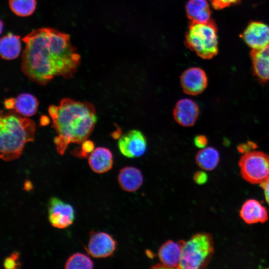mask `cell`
<instances>
[{"instance_id": "cell-29", "label": "cell", "mask_w": 269, "mask_h": 269, "mask_svg": "<svg viewBox=\"0 0 269 269\" xmlns=\"http://www.w3.org/2000/svg\"><path fill=\"white\" fill-rule=\"evenodd\" d=\"M260 185L264 190L266 200L269 204V176Z\"/></svg>"}, {"instance_id": "cell-13", "label": "cell", "mask_w": 269, "mask_h": 269, "mask_svg": "<svg viewBox=\"0 0 269 269\" xmlns=\"http://www.w3.org/2000/svg\"><path fill=\"white\" fill-rule=\"evenodd\" d=\"M181 241L175 242L168 240L164 243L158 251L160 268L178 269L181 259Z\"/></svg>"}, {"instance_id": "cell-14", "label": "cell", "mask_w": 269, "mask_h": 269, "mask_svg": "<svg viewBox=\"0 0 269 269\" xmlns=\"http://www.w3.org/2000/svg\"><path fill=\"white\" fill-rule=\"evenodd\" d=\"M240 216L248 224L264 223L269 218L266 208L259 201L253 199H249L244 202L241 208Z\"/></svg>"}, {"instance_id": "cell-25", "label": "cell", "mask_w": 269, "mask_h": 269, "mask_svg": "<svg viewBox=\"0 0 269 269\" xmlns=\"http://www.w3.org/2000/svg\"><path fill=\"white\" fill-rule=\"evenodd\" d=\"M19 258V254L18 252L16 251L12 252L4 260L3 263V267L6 269H19L21 264Z\"/></svg>"}, {"instance_id": "cell-12", "label": "cell", "mask_w": 269, "mask_h": 269, "mask_svg": "<svg viewBox=\"0 0 269 269\" xmlns=\"http://www.w3.org/2000/svg\"><path fill=\"white\" fill-rule=\"evenodd\" d=\"M199 115V108L197 104L187 98L179 100L173 110V117L175 122L184 127L194 126Z\"/></svg>"}, {"instance_id": "cell-20", "label": "cell", "mask_w": 269, "mask_h": 269, "mask_svg": "<svg viewBox=\"0 0 269 269\" xmlns=\"http://www.w3.org/2000/svg\"><path fill=\"white\" fill-rule=\"evenodd\" d=\"M38 104V100L33 95L29 93H22L14 98L13 110L22 116L29 117L36 114Z\"/></svg>"}, {"instance_id": "cell-2", "label": "cell", "mask_w": 269, "mask_h": 269, "mask_svg": "<svg viewBox=\"0 0 269 269\" xmlns=\"http://www.w3.org/2000/svg\"><path fill=\"white\" fill-rule=\"evenodd\" d=\"M48 113L57 135L54 143L57 152L64 154L70 143H81L93 132L97 121L94 106L70 98L61 100L58 106L50 105Z\"/></svg>"}, {"instance_id": "cell-17", "label": "cell", "mask_w": 269, "mask_h": 269, "mask_svg": "<svg viewBox=\"0 0 269 269\" xmlns=\"http://www.w3.org/2000/svg\"><path fill=\"white\" fill-rule=\"evenodd\" d=\"M118 181L123 190L132 192L136 191L141 186L143 177L138 168L134 166H125L119 171Z\"/></svg>"}, {"instance_id": "cell-1", "label": "cell", "mask_w": 269, "mask_h": 269, "mask_svg": "<svg viewBox=\"0 0 269 269\" xmlns=\"http://www.w3.org/2000/svg\"><path fill=\"white\" fill-rule=\"evenodd\" d=\"M25 44L21 69L28 79L45 85L55 76L71 78L81 63V57L68 34L52 28H40L22 38Z\"/></svg>"}, {"instance_id": "cell-32", "label": "cell", "mask_w": 269, "mask_h": 269, "mask_svg": "<svg viewBox=\"0 0 269 269\" xmlns=\"http://www.w3.org/2000/svg\"><path fill=\"white\" fill-rule=\"evenodd\" d=\"M122 130L119 127H117L116 130L113 132L111 134L112 137L114 139L120 138L122 136Z\"/></svg>"}, {"instance_id": "cell-24", "label": "cell", "mask_w": 269, "mask_h": 269, "mask_svg": "<svg viewBox=\"0 0 269 269\" xmlns=\"http://www.w3.org/2000/svg\"><path fill=\"white\" fill-rule=\"evenodd\" d=\"M94 149V144L93 141L87 139L81 143L80 147L73 150L71 153L78 157L86 158L89 157Z\"/></svg>"}, {"instance_id": "cell-31", "label": "cell", "mask_w": 269, "mask_h": 269, "mask_svg": "<svg viewBox=\"0 0 269 269\" xmlns=\"http://www.w3.org/2000/svg\"><path fill=\"white\" fill-rule=\"evenodd\" d=\"M14 105V98L6 99L4 102V106L7 110H13Z\"/></svg>"}, {"instance_id": "cell-22", "label": "cell", "mask_w": 269, "mask_h": 269, "mask_svg": "<svg viewBox=\"0 0 269 269\" xmlns=\"http://www.w3.org/2000/svg\"><path fill=\"white\" fill-rule=\"evenodd\" d=\"M11 11L16 15L25 17L31 15L36 6V0H9Z\"/></svg>"}, {"instance_id": "cell-16", "label": "cell", "mask_w": 269, "mask_h": 269, "mask_svg": "<svg viewBox=\"0 0 269 269\" xmlns=\"http://www.w3.org/2000/svg\"><path fill=\"white\" fill-rule=\"evenodd\" d=\"M88 164L95 173H104L113 166V156L110 150L105 147H98L88 157Z\"/></svg>"}, {"instance_id": "cell-11", "label": "cell", "mask_w": 269, "mask_h": 269, "mask_svg": "<svg viewBox=\"0 0 269 269\" xmlns=\"http://www.w3.org/2000/svg\"><path fill=\"white\" fill-rule=\"evenodd\" d=\"M240 36L252 50L263 49L269 45V25L259 21H251Z\"/></svg>"}, {"instance_id": "cell-4", "label": "cell", "mask_w": 269, "mask_h": 269, "mask_svg": "<svg viewBox=\"0 0 269 269\" xmlns=\"http://www.w3.org/2000/svg\"><path fill=\"white\" fill-rule=\"evenodd\" d=\"M217 31L216 23L211 19L204 23L190 21L185 44L199 57L211 59L218 52Z\"/></svg>"}, {"instance_id": "cell-21", "label": "cell", "mask_w": 269, "mask_h": 269, "mask_svg": "<svg viewBox=\"0 0 269 269\" xmlns=\"http://www.w3.org/2000/svg\"><path fill=\"white\" fill-rule=\"evenodd\" d=\"M220 160L219 153L212 147H205L199 150L196 155L195 161L197 165L206 171H211L217 166Z\"/></svg>"}, {"instance_id": "cell-10", "label": "cell", "mask_w": 269, "mask_h": 269, "mask_svg": "<svg viewBox=\"0 0 269 269\" xmlns=\"http://www.w3.org/2000/svg\"><path fill=\"white\" fill-rule=\"evenodd\" d=\"M180 82L183 92L189 95L196 96L206 88L208 78L205 71L200 68H189L181 74Z\"/></svg>"}, {"instance_id": "cell-23", "label": "cell", "mask_w": 269, "mask_h": 269, "mask_svg": "<svg viewBox=\"0 0 269 269\" xmlns=\"http://www.w3.org/2000/svg\"><path fill=\"white\" fill-rule=\"evenodd\" d=\"M94 263L92 260L85 254L74 253L70 256L65 264L66 269H92Z\"/></svg>"}, {"instance_id": "cell-26", "label": "cell", "mask_w": 269, "mask_h": 269, "mask_svg": "<svg viewBox=\"0 0 269 269\" xmlns=\"http://www.w3.org/2000/svg\"><path fill=\"white\" fill-rule=\"evenodd\" d=\"M212 7L217 10L222 9L239 3L242 0H209Z\"/></svg>"}, {"instance_id": "cell-5", "label": "cell", "mask_w": 269, "mask_h": 269, "mask_svg": "<svg viewBox=\"0 0 269 269\" xmlns=\"http://www.w3.org/2000/svg\"><path fill=\"white\" fill-rule=\"evenodd\" d=\"M181 243V256L178 269H201L208 266L214 253V241L211 234L197 233Z\"/></svg>"}, {"instance_id": "cell-27", "label": "cell", "mask_w": 269, "mask_h": 269, "mask_svg": "<svg viewBox=\"0 0 269 269\" xmlns=\"http://www.w3.org/2000/svg\"><path fill=\"white\" fill-rule=\"evenodd\" d=\"M194 143L198 148H204L208 143L207 138L203 135H198L194 138Z\"/></svg>"}, {"instance_id": "cell-28", "label": "cell", "mask_w": 269, "mask_h": 269, "mask_svg": "<svg viewBox=\"0 0 269 269\" xmlns=\"http://www.w3.org/2000/svg\"><path fill=\"white\" fill-rule=\"evenodd\" d=\"M193 179L196 183L198 184H202L207 181V175L203 171H197L195 173L193 176Z\"/></svg>"}, {"instance_id": "cell-34", "label": "cell", "mask_w": 269, "mask_h": 269, "mask_svg": "<svg viewBox=\"0 0 269 269\" xmlns=\"http://www.w3.org/2000/svg\"><path fill=\"white\" fill-rule=\"evenodd\" d=\"M40 125L42 126H44L48 125L49 123V118L45 116H42L40 118Z\"/></svg>"}, {"instance_id": "cell-15", "label": "cell", "mask_w": 269, "mask_h": 269, "mask_svg": "<svg viewBox=\"0 0 269 269\" xmlns=\"http://www.w3.org/2000/svg\"><path fill=\"white\" fill-rule=\"evenodd\" d=\"M253 71L255 76L262 82L269 80V45L259 50L250 52Z\"/></svg>"}, {"instance_id": "cell-6", "label": "cell", "mask_w": 269, "mask_h": 269, "mask_svg": "<svg viewBox=\"0 0 269 269\" xmlns=\"http://www.w3.org/2000/svg\"><path fill=\"white\" fill-rule=\"evenodd\" d=\"M239 166L244 179L253 184H260L269 176V155L257 150L244 153Z\"/></svg>"}, {"instance_id": "cell-7", "label": "cell", "mask_w": 269, "mask_h": 269, "mask_svg": "<svg viewBox=\"0 0 269 269\" xmlns=\"http://www.w3.org/2000/svg\"><path fill=\"white\" fill-rule=\"evenodd\" d=\"M48 213L50 223L58 229L69 227L75 219V211L73 206L56 197H51L49 200Z\"/></svg>"}, {"instance_id": "cell-8", "label": "cell", "mask_w": 269, "mask_h": 269, "mask_svg": "<svg viewBox=\"0 0 269 269\" xmlns=\"http://www.w3.org/2000/svg\"><path fill=\"white\" fill-rule=\"evenodd\" d=\"M118 146L121 153L129 158L142 156L147 147V140L144 134L139 130L128 131L119 138Z\"/></svg>"}, {"instance_id": "cell-18", "label": "cell", "mask_w": 269, "mask_h": 269, "mask_svg": "<svg viewBox=\"0 0 269 269\" xmlns=\"http://www.w3.org/2000/svg\"><path fill=\"white\" fill-rule=\"evenodd\" d=\"M185 8L190 21L204 23L210 19L211 9L206 0H189Z\"/></svg>"}, {"instance_id": "cell-30", "label": "cell", "mask_w": 269, "mask_h": 269, "mask_svg": "<svg viewBox=\"0 0 269 269\" xmlns=\"http://www.w3.org/2000/svg\"><path fill=\"white\" fill-rule=\"evenodd\" d=\"M255 144L252 142H249L248 143L240 145L238 149L239 151H242L243 153L250 151L249 149H254L255 148Z\"/></svg>"}, {"instance_id": "cell-19", "label": "cell", "mask_w": 269, "mask_h": 269, "mask_svg": "<svg viewBox=\"0 0 269 269\" xmlns=\"http://www.w3.org/2000/svg\"><path fill=\"white\" fill-rule=\"evenodd\" d=\"M20 36L8 33L2 37L0 41V53L1 57L5 60H12L19 55L21 49Z\"/></svg>"}, {"instance_id": "cell-3", "label": "cell", "mask_w": 269, "mask_h": 269, "mask_svg": "<svg viewBox=\"0 0 269 269\" xmlns=\"http://www.w3.org/2000/svg\"><path fill=\"white\" fill-rule=\"evenodd\" d=\"M14 110L0 112V158L10 161L20 157L25 144L34 140L36 125Z\"/></svg>"}, {"instance_id": "cell-33", "label": "cell", "mask_w": 269, "mask_h": 269, "mask_svg": "<svg viewBox=\"0 0 269 269\" xmlns=\"http://www.w3.org/2000/svg\"><path fill=\"white\" fill-rule=\"evenodd\" d=\"M32 188L33 185L32 182L29 180H25L23 184V190L26 191H29L31 190Z\"/></svg>"}, {"instance_id": "cell-9", "label": "cell", "mask_w": 269, "mask_h": 269, "mask_svg": "<svg viewBox=\"0 0 269 269\" xmlns=\"http://www.w3.org/2000/svg\"><path fill=\"white\" fill-rule=\"evenodd\" d=\"M86 250L89 255L95 258H106L115 252L117 243L108 233L91 231Z\"/></svg>"}]
</instances>
